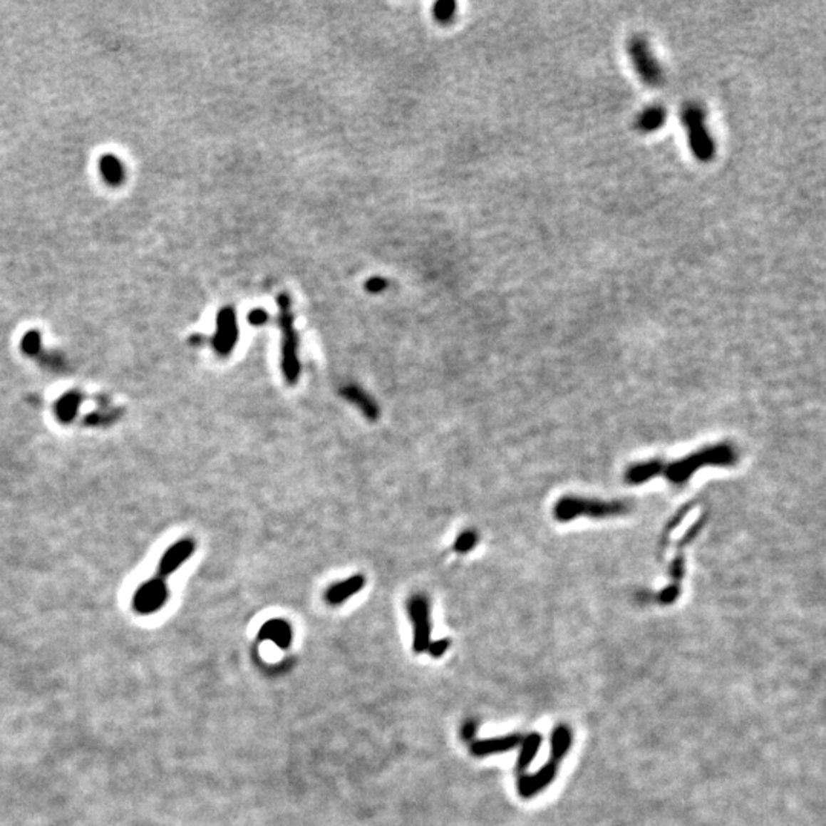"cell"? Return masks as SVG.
Instances as JSON below:
<instances>
[{"mask_svg": "<svg viewBox=\"0 0 826 826\" xmlns=\"http://www.w3.org/2000/svg\"><path fill=\"white\" fill-rule=\"evenodd\" d=\"M280 325L284 331V341H282V372L288 384H296L300 375L299 361V339L292 326V316L289 311V300L280 297Z\"/></svg>", "mask_w": 826, "mask_h": 826, "instance_id": "obj_2", "label": "cell"}, {"mask_svg": "<svg viewBox=\"0 0 826 826\" xmlns=\"http://www.w3.org/2000/svg\"><path fill=\"white\" fill-rule=\"evenodd\" d=\"M40 334L37 331H29L22 340V351L28 355H36L40 352Z\"/></svg>", "mask_w": 826, "mask_h": 826, "instance_id": "obj_20", "label": "cell"}, {"mask_svg": "<svg viewBox=\"0 0 826 826\" xmlns=\"http://www.w3.org/2000/svg\"><path fill=\"white\" fill-rule=\"evenodd\" d=\"M193 551H195L193 540L185 539L175 543V545L164 554L160 562L161 576H169V574L176 571L188 557L192 556Z\"/></svg>", "mask_w": 826, "mask_h": 826, "instance_id": "obj_13", "label": "cell"}, {"mask_svg": "<svg viewBox=\"0 0 826 826\" xmlns=\"http://www.w3.org/2000/svg\"><path fill=\"white\" fill-rule=\"evenodd\" d=\"M248 321L251 325H262V323L267 321V314L264 311L256 309L248 316Z\"/></svg>", "mask_w": 826, "mask_h": 826, "instance_id": "obj_24", "label": "cell"}, {"mask_svg": "<svg viewBox=\"0 0 826 826\" xmlns=\"http://www.w3.org/2000/svg\"><path fill=\"white\" fill-rule=\"evenodd\" d=\"M731 456H733V452H730V448L727 447H716V448H710L707 452H701L698 455L690 456L684 461L679 464H673L668 467V470H666V475L668 476V479L673 480L676 484H681L684 480H687L693 472L704 465L706 463H721V464H727L731 461Z\"/></svg>", "mask_w": 826, "mask_h": 826, "instance_id": "obj_5", "label": "cell"}, {"mask_svg": "<svg viewBox=\"0 0 826 826\" xmlns=\"http://www.w3.org/2000/svg\"><path fill=\"white\" fill-rule=\"evenodd\" d=\"M666 117H667V112H666V109L663 106L646 108L639 115V117H636L635 128L639 129L640 132H644V133L654 132V130L661 128V125L666 121Z\"/></svg>", "mask_w": 826, "mask_h": 826, "instance_id": "obj_15", "label": "cell"}, {"mask_svg": "<svg viewBox=\"0 0 826 826\" xmlns=\"http://www.w3.org/2000/svg\"><path fill=\"white\" fill-rule=\"evenodd\" d=\"M364 584H366L364 576H361V574H355V576L346 580L331 584L328 591L325 592V600L331 606L343 604L344 602L353 597L355 594H358L364 588Z\"/></svg>", "mask_w": 826, "mask_h": 826, "instance_id": "obj_10", "label": "cell"}, {"mask_svg": "<svg viewBox=\"0 0 826 826\" xmlns=\"http://www.w3.org/2000/svg\"><path fill=\"white\" fill-rule=\"evenodd\" d=\"M340 395L343 396L344 400L348 403L353 404L357 409L368 418L369 421H376L380 416V407L378 404L375 403V400L372 396L363 391L361 388L355 384H349V386H344V388L340 391Z\"/></svg>", "mask_w": 826, "mask_h": 826, "instance_id": "obj_9", "label": "cell"}, {"mask_svg": "<svg viewBox=\"0 0 826 826\" xmlns=\"http://www.w3.org/2000/svg\"><path fill=\"white\" fill-rule=\"evenodd\" d=\"M448 647H450V640H448V639H441V640H436L435 643L428 644L427 652L430 654L432 656H435V658H439V656H443L448 651Z\"/></svg>", "mask_w": 826, "mask_h": 826, "instance_id": "obj_21", "label": "cell"}, {"mask_svg": "<svg viewBox=\"0 0 826 826\" xmlns=\"http://www.w3.org/2000/svg\"><path fill=\"white\" fill-rule=\"evenodd\" d=\"M626 49L641 81L652 88L661 86L664 83V72L660 63L654 57L647 40L640 36H635L627 41Z\"/></svg>", "mask_w": 826, "mask_h": 826, "instance_id": "obj_3", "label": "cell"}, {"mask_svg": "<svg viewBox=\"0 0 826 826\" xmlns=\"http://www.w3.org/2000/svg\"><path fill=\"white\" fill-rule=\"evenodd\" d=\"M476 728H477V724L475 723V721H467V723L463 726V730H461L463 738H464L465 740H470V739H472V738H475Z\"/></svg>", "mask_w": 826, "mask_h": 826, "instance_id": "obj_23", "label": "cell"}, {"mask_svg": "<svg viewBox=\"0 0 826 826\" xmlns=\"http://www.w3.org/2000/svg\"><path fill=\"white\" fill-rule=\"evenodd\" d=\"M167 597H169V591L162 579H153L144 583L135 594L133 608L140 614H153L162 608Z\"/></svg>", "mask_w": 826, "mask_h": 826, "instance_id": "obj_7", "label": "cell"}, {"mask_svg": "<svg viewBox=\"0 0 826 826\" xmlns=\"http://www.w3.org/2000/svg\"><path fill=\"white\" fill-rule=\"evenodd\" d=\"M542 744V738L539 733H531L525 739H522V751L519 756V770L524 771L537 755L539 747Z\"/></svg>", "mask_w": 826, "mask_h": 826, "instance_id": "obj_18", "label": "cell"}, {"mask_svg": "<svg viewBox=\"0 0 826 826\" xmlns=\"http://www.w3.org/2000/svg\"><path fill=\"white\" fill-rule=\"evenodd\" d=\"M407 614H409V619L413 624V651L416 654L427 652L428 644L432 643L430 604H428L427 597L421 594L412 595L407 602Z\"/></svg>", "mask_w": 826, "mask_h": 826, "instance_id": "obj_4", "label": "cell"}, {"mask_svg": "<svg viewBox=\"0 0 826 826\" xmlns=\"http://www.w3.org/2000/svg\"><path fill=\"white\" fill-rule=\"evenodd\" d=\"M78 406H80V395L78 393L71 392V393H66L65 396H61L57 406H56V413L58 416V420L63 423H69V421L74 420V416L77 415V411H78Z\"/></svg>", "mask_w": 826, "mask_h": 826, "instance_id": "obj_17", "label": "cell"}, {"mask_svg": "<svg viewBox=\"0 0 826 826\" xmlns=\"http://www.w3.org/2000/svg\"><path fill=\"white\" fill-rule=\"evenodd\" d=\"M453 8H455V4L453 2H448V4L447 2H441V4L436 5L435 13H436L438 19L445 20V19H450L452 17Z\"/></svg>", "mask_w": 826, "mask_h": 826, "instance_id": "obj_22", "label": "cell"}, {"mask_svg": "<svg viewBox=\"0 0 826 826\" xmlns=\"http://www.w3.org/2000/svg\"><path fill=\"white\" fill-rule=\"evenodd\" d=\"M520 742H522V738L519 735H507V736H500V738L482 739V740H476V742H473L472 745H470V753H472V755L476 758L497 755V753H504V751L516 748Z\"/></svg>", "mask_w": 826, "mask_h": 826, "instance_id": "obj_12", "label": "cell"}, {"mask_svg": "<svg viewBox=\"0 0 826 826\" xmlns=\"http://www.w3.org/2000/svg\"><path fill=\"white\" fill-rule=\"evenodd\" d=\"M627 505L623 504H615V502H611V504H603V502L599 500H584V499H564L560 500L559 507H556V517H559L560 520H568V519H574L576 516H582V515H591V516H609V515H616V513H621V511H626Z\"/></svg>", "mask_w": 826, "mask_h": 826, "instance_id": "obj_6", "label": "cell"}, {"mask_svg": "<svg viewBox=\"0 0 826 826\" xmlns=\"http://www.w3.org/2000/svg\"><path fill=\"white\" fill-rule=\"evenodd\" d=\"M384 286H386V282H383V280H380V279H373V280H369V284H368V288H369L371 291H373V292H376V291L383 289Z\"/></svg>", "mask_w": 826, "mask_h": 826, "instance_id": "obj_25", "label": "cell"}, {"mask_svg": "<svg viewBox=\"0 0 826 826\" xmlns=\"http://www.w3.org/2000/svg\"><path fill=\"white\" fill-rule=\"evenodd\" d=\"M259 639L274 643L280 649H288L292 643V627L288 621L282 619L268 620L260 627Z\"/></svg>", "mask_w": 826, "mask_h": 826, "instance_id": "obj_14", "label": "cell"}, {"mask_svg": "<svg viewBox=\"0 0 826 826\" xmlns=\"http://www.w3.org/2000/svg\"><path fill=\"white\" fill-rule=\"evenodd\" d=\"M477 543V535L475 531H464L461 535L458 536L456 542H455V551L456 552H461L465 554L468 551H472L475 548V545Z\"/></svg>", "mask_w": 826, "mask_h": 826, "instance_id": "obj_19", "label": "cell"}, {"mask_svg": "<svg viewBox=\"0 0 826 826\" xmlns=\"http://www.w3.org/2000/svg\"><path fill=\"white\" fill-rule=\"evenodd\" d=\"M681 120L687 130L690 150L701 162H710L715 158L716 145L706 125V112L696 103L686 104L681 112Z\"/></svg>", "mask_w": 826, "mask_h": 826, "instance_id": "obj_1", "label": "cell"}, {"mask_svg": "<svg viewBox=\"0 0 826 826\" xmlns=\"http://www.w3.org/2000/svg\"><path fill=\"white\" fill-rule=\"evenodd\" d=\"M100 172L110 185H120L124 180V167L113 155H103L100 160Z\"/></svg>", "mask_w": 826, "mask_h": 826, "instance_id": "obj_16", "label": "cell"}, {"mask_svg": "<svg viewBox=\"0 0 826 826\" xmlns=\"http://www.w3.org/2000/svg\"><path fill=\"white\" fill-rule=\"evenodd\" d=\"M557 765L559 762L549 759L548 764L540 768L539 773H536L535 776H524L519 779V793L520 796L524 797H531L535 796L536 793H539L540 790H543L545 787L549 785V782L556 776V771H557Z\"/></svg>", "mask_w": 826, "mask_h": 826, "instance_id": "obj_11", "label": "cell"}, {"mask_svg": "<svg viewBox=\"0 0 826 826\" xmlns=\"http://www.w3.org/2000/svg\"><path fill=\"white\" fill-rule=\"evenodd\" d=\"M237 336L234 312L232 309H222L219 312L216 321V334L213 337L215 349L221 355H228L234 348Z\"/></svg>", "mask_w": 826, "mask_h": 826, "instance_id": "obj_8", "label": "cell"}]
</instances>
